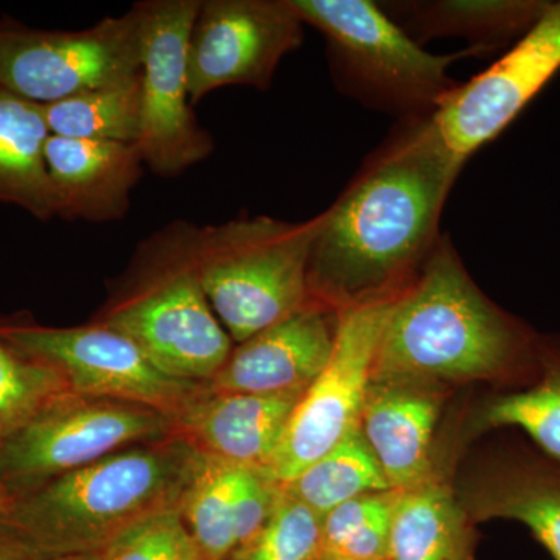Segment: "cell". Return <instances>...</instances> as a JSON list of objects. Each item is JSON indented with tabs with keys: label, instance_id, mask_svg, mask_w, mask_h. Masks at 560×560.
Instances as JSON below:
<instances>
[{
	"label": "cell",
	"instance_id": "obj_1",
	"mask_svg": "<svg viewBox=\"0 0 560 560\" xmlns=\"http://www.w3.org/2000/svg\"><path fill=\"white\" fill-rule=\"evenodd\" d=\"M466 160L433 116L397 121L319 217L308 259L313 301L337 312L396 300L440 241Z\"/></svg>",
	"mask_w": 560,
	"mask_h": 560
},
{
	"label": "cell",
	"instance_id": "obj_2",
	"mask_svg": "<svg viewBox=\"0 0 560 560\" xmlns=\"http://www.w3.org/2000/svg\"><path fill=\"white\" fill-rule=\"evenodd\" d=\"M534 342L478 289L441 234L416 278L390 305L372 382L429 386L510 374Z\"/></svg>",
	"mask_w": 560,
	"mask_h": 560
},
{
	"label": "cell",
	"instance_id": "obj_3",
	"mask_svg": "<svg viewBox=\"0 0 560 560\" xmlns=\"http://www.w3.org/2000/svg\"><path fill=\"white\" fill-rule=\"evenodd\" d=\"M206 459L178 434L132 445L11 500L0 525L39 560L95 558L132 523L180 506Z\"/></svg>",
	"mask_w": 560,
	"mask_h": 560
},
{
	"label": "cell",
	"instance_id": "obj_4",
	"mask_svg": "<svg viewBox=\"0 0 560 560\" xmlns=\"http://www.w3.org/2000/svg\"><path fill=\"white\" fill-rule=\"evenodd\" d=\"M327 43L331 79L346 97L400 120L431 117L459 86L453 62L463 49L427 51L372 0H291Z\"/></svg>",
	"mask_w": 560,
	"mask_h": 560
},
{
	"label": "cell",
	"instance_id": "obj_5",
	"mask_svg": "<svg viewBox=\"0 0 560 560\" xmlns=\"http://www.w3.org/2000/svg\"><path fill=\"white\" fill-rule=\"evenodd\" d=\"M318 224L319 217L300 224L254 217L200 232L191 261L232 341L241 345L315 304L308 259Z\"/></svg>",
	"mask_w": 560,
	"mask_h": 560
},
{
	"label": "cell",
	"instance_id": "obj_6",
	"mask_svg": "<svg viewBox=\"0 0 560 560\" xmlns=\"http://www.w3.org/2000/svg\"><path fill=\"white\" fill-rule=\"evenodd\" d=\"M172 436L175 420L156 408L68 393L3 438L0 482L11 501L113 453Z\"/></svg>",
	"mask_w": 560,
	"mask_h": 560
},
{
	"label": "cell",
	"instance_id": "obj_7",
	"mask_svg": "<svg viewBox=\"0 0 560 560\" xmlns=\"http://www.w3.org/2000/svg\"><path fill=\"white\" fill-rule=\"evenodd\" d=\"M0 342L58 372L70 393L147 405L173 420L209 385L164 374L130 338L103 324L70 329L0 324Z\"/></svg>",
	"mask_w": 560,
	"mask_h": 560
},
{
	"label": "cell",
	"instance_id": "obj_8",
	"mask_svg": "<svg viewBox=\"0 0 560 560\" xmlns=\"http://www.w3.org/2000/svg\"><path fill=\"white\" fill-rule=\"evenodd\" d=\"M393 301L337 312V337L329 364L301 397L278 451L264 470L275 485L294 480L359 429Z\"/></svg>",
	"mask_w": 560,
	"mask_h": 560
},
{
	"label": "cell",
	"instance_id": "obj_9",
	"mask_svg": "<svg viewBox=\"0 0 560 560\" xmlns=\"http://www.w3.org/2000/svg\"><path fill=\"white\" fill-rule=\"evenodd\" d=\"M198 0H156L135 7L139 18L142 113L136 143L143 162L176 175L205 160L212 140L189 101V43Z\"/></svg>",
	"mask_w": 560,
	"mask_h": 560
},
{
	"label": "cell",
	"instance_id": "obj_10",
	"mask_svg": "<svg viewBox=\"0 0 560 560\" xmlns=\"http://www.w3.org/2000/svg\"><path fill=\"white\" fill-rule=\"evenodd\" d=\"M140 73L136 10L81 32L0 27V90L47 105Z\"/></svg>",
	"mask_w": 560,
	"mask_h": 560
},
{
	"label": "cell",
	"instance_id": "obj_11",
	"mask_svg": "<svg viewBox=\"0 0 560 560\" xmlns=\"http://www.w3.org/2000/svg\"><path fill=\"white\" fill-rule=\"evenodd\" d=\"M291 0L201 2L189 43V95L201 101L224 86L268 90L279 62L304 40Z\"/></svg>",
	"mask_w": 560,
	"mask_h": 560
},
{
	"label": "cell",
	"instance_id": "obj_12",
	"mask_svg": "<svg viewBox=\"0 0 560 560\" xmlns=\"http://www.w3.org/2000/svg\"><path fill=\"white\" fill-rule=\"evenodd\" d=\"M171 377L209 383L232 353V338L210 307L191 256L178 270L102 320Z\"/></svg>",
	"mask_w": 560,
	"mask_h": 560
},
{
	"label": "cell",
	"instance_id": "obj_13",
	"mask_svg": "<svg viewBox=\"0 0 560 560\" xmlns=\"http://www.w3.org/2000/svg\"><path fill=\"white\" fill-rule=\"evenodd\" d=\"M560 70V0L493 65L459 86L434 114L445 145L463 160L504 131Z\"/></svg>",
	"mask_w": 560,
	"mask_h": 560
},
{
	"label": "cell",
	"instance_id": "obj_14",
	"mask_svg": "<svg viewBox=\"0 0 560 560\" xmlns=\"http://www.w3.org/2000/svg\"><path fill=\"white\" fill-rule=\"evenodd\" d=\"M337 324L338 313L323 305L294 313L232 349L209 388L260 396L307 389L329 364Z\"/></svg>",
	"mask_w": 560,
	"mask_h": 560
},
{
	"label": "cell",
	"instance_id": "obj_15",
	"mask_svg": "<svg viewBox=\"0 0 560 560\" xmlns=\"http://www.w3.org/2000/svg\"><path fill=\"white\" fill-rule=\"evenodd\" d=\"M305 390L260 396L208 385L176 415V434L208 458L264 471Z\"/></svg>",
	"mask_w": 560,
	"mask_h": 560
},
{
	"label": "cell",
	"instance_id": "obj_16",
	"mask_svg": "<svg viewBox=\"0 0 560 560\" xmlns=\"http://www.w3.org/2000/svg\"><path fill=\"white\" fill-rule=\"evenodd\" d=\"M44 156L55 215L91 221L125 215L142 173L135 143L50 135Z\"/></svg>",
	"mask_w": 560,
	"mask_h": 560
},
{
	"label": "cell",
	"instance_id": "obj_17",
	"mask_svg": "<svg viewBox=\"0 0 560 560\" xmlns=\"http://www.w3.org/2000/svg\"><path fill=\"white\" fill-rule=\"evenodd\" d=\"M440 415L429 386L372 382L360 416V431L390 489L407 490L433 477L431 442Z\"/></svg>",
	"mask_w": 560,
	"mask_h": 560
},
{
	"label": "cell",
	"instance_id": "obj_18",
	"mask_svg": "<svg viewBox=\"0 0 560 560\" xmlns=\"http://www.w3.org/2000/svg\"><path fill=\"white\" fill-rule=\"evenodd\" d=\"M547 0H393L383 11L423 46L431 39L460 38L471 58L492 57L522 39L544 16Z\"/></svg>",
	"mask_w": 560,
	"mask_h": 560
},
{
	"label": "cell",
	"instance_id": "obj_19",
	"mask_svg": "<svg viewBox=\"0 0 560 560\" xmlns=\"http://www.w3.org/2000/svg\"><path fill=\"white\" fill-rule=\"evenodd\" d=\"M460 503L471 522L523 523L560 560V464L555 460L526 456L500 460L478 478Z\"/></svg>",
	"mask_w": 560,
	"mask_h": 560
},
{
	"label": "cell",
	"instance_id": "obj_20",
	"mask_svg": "<svg viewBox=\"0 0 560 560\" xmlns=\"http://www.w3.org/2000/svg\"><path fill=\"white\" fill-rule=\"evenodd\" d=\"M389 560H474L471 518L434 475L400 490L390 522Z\"/></svg>",
	"mask_w": 560,
	"mask_h": 560
},
{
	"label": "cell",
	"instance_id": "obj_21",
	"mask_svg": "<svg viewBox=\"0 0 560 560\" xmlns=\"http://www.w3.org/2000/svg\"><path fill=\"white\" fill-rule=\"evenodd\" d=\"M49 138L43 105L0 90V201L39 220L55 217L44 156Z\"/></svg>",
	"mask_w": 560,
	"mask_h": 560
},
{
	"label": "cell",
	"instance_id": "obj_22",
	"mask_svg": "<svg viewBox=\"0 0 560 560\" xmlns=\"http://www.w3.org/2000/svg\"><path fill=\"white\" fill-rule=\"evenodd\" d=\"M278 486L320 517L357 497L393 490L360 427L294 480Z\"/></svg>",
	"mask_w": 560,
	"mask_h": 560
},
{
	"label": "cell",
	"instance_id": "obj_23",
	"mask_svg": "<svg viewBox=\"0 0 560 560\" xmlns=\"http://www.w3.org/2000/svg\"><path fill=\"white\" fill-rule=\"evenodd\" d=\"M50 135L138 143L142 77L43 105Z\"/></svg>",
	"mask_w": 560,
	"mask_h": 560
},
{
	"label": "cell",
	"instance_id": "obj_24",
	"mask_svg": "<svg viewBox=\"0 0 560 560\" xmlns=\"http://www.w3.org/2000/svg\"><path fill=\"white\" fill-rule=\"evenodd\" d=\"M234 474L232 464L206 459L180 503L184 522L205 560H228L237 551Z\"/></svg>",
	"mask_w": 560,
	"mask_h": 560
},
{
	"label": "cell",
	"instance_id": "obj_25",
	"mask_svg": "<svg viewBox=\"0 0 560 560\" xmlns=\"http://www.w3.org/2000/svg\"><path fill=\"white\" fill-rule=\"evenodd\" d=\"M482 427H517L560 464V352H545L541 374L528 388L495 397L481 412Z\"/></svg>",
	"mask_w": 560,
	"mask_h": 560
},
{
	"label": "cell",
	"instance_id": "obj_26",
	"mask_svg": "<svg viewBox=\"0 0 560 560\" xmlns=\"http://www.w3.org/2000/svg\"><path fill=\"white\" fill-rule=\"evenodd\" d=\"M323 551V517L278 486L259 534L228 560H318Z\"/></svg>",
	"mask_w": 560,
	"mask_h": 560
},
{
	"label": "cell",
	"instance_id": "obj_27",
	"mask_svg": "<svg viewBox=\"0 0 560 560\" xmlns=\"http://www.w3.org/2000/svg\"><path fill=\"white\" fill-rule=\"evenodd\" d=\"M70 393L58 372L0 342V434L9 436L50 401Z\"/></svg>",
	"mask_w": 560,
	"mask_h": 560
},
{
	"label": "cell",
	"instance_id": "obj_28",
	"mask_svg": "<svg viewBox=\"0 0 560 560\" xmlns=\"http://www.w3.org/2000/svg\"><path fill=\"white\" fill-rule=\"evenodd\" d=\"M92 560H205L184 522L180 506L132 523Z\"/></svg>",
	"mask_w": 560,
	"mask_h": 560
},
{
	"label": "cell",
	"instance_id": "obj_29",
	"mask_svg": "<svg viewBox=\"0 0 560 560\" xmlns=\"http://www.w3.org/2000/svg\"><path fill=\"white\" fill-rule=\"evenodd\" d=\"M278 485L264 471L235 466L234 510L238 548L245 547L259 534L261 526L270 517Z\"/></svg>",
	"mask_w": 560,
	"mask_h": 560
},
{
	"label": "cell",
	"instance_id": "obj_30",
	"mask_svg": "<svg viewBox=\"0 0 560 560\" xmlns=\"http://www.w3.org/2000/svg\"><path fill=\"white\" fill-rule=\"evenodd\" d=\"M400 490L366 493L340 504L323 517L324 552L335 555L360 529L389 514L396 508Z\"/></svg>",
	"mask_w": 560,
	"mask_h": 560
},
{
	"label": "cell",
	"instance_id": "obj_31",
	"mask_svg": "<svg viewBox=\"0 0 560 560\" xmlns=\"http://www.w3.org/2000/svg\"><path fill=\"white\" fill-rule=\"evenodd\" d=\"M0 560H39L0 525Z\"/></svg>",
	"mask_w": 560,
	"mask_h": 560
},
{
	"label": "cell",
	"instance_id": "obj_32",
	"mask_svg": "<svg viewBox=\"0 0 560 560\" xmlns=\"http://www.w3.org/2000/svg\"><path fill=\"white\" fill-rule=\"evenodd\" d=\"M3 436L0 434V448H2ZM10 499L7 497L5 490H3L2 482H0V518L5 514L7 508H9Z\"/></svg>",
	"mask_w": 560,
	"mask_h": 560
},
{
	"label": "cell",
	"instance_id": "obj_33",
	"mask_svg": "<svg viewBox=\"0 0 560 560\" xmlns=\"http://www.w3.org/2000/svg\"><path fill=\"white\" fill-rule=\"evenodd\" d=\"M318 560H353L348 558H341V556H335V555H323Z\"/></svg>",
	"mask_w": 560,
	"mask_h": 560
},
{
	"label": "cell",
	"instance_id": "obj_34",
	"mask_svg": "<svg viewBox=\"0 0 560 560\" xmlns=\"http://www.w3.org/2000/svg\"><path fill=\"white\" fill-rule=\"evenodd\" d=\"M58 560H92V559H58Z\"/></svg>",
	"mask_w": 560,
	"mask_h": 560
}]
</instances>
